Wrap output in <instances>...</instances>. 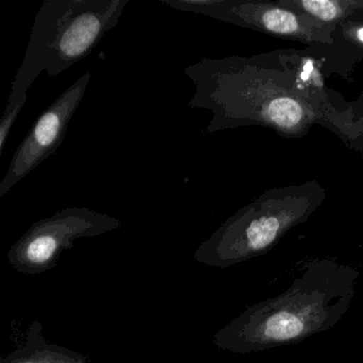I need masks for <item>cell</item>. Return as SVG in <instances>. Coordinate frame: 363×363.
Returning <instances> with one entry per match:
<instances>
[{"instance_id":"6da1fadb","label":"cell","mask_w":363,"mask_h":363,"mask_svg":"<svg viewBox=\"0 0 363 363\" xmlns=\"http://www.w3.org/2000/svg\"><path fill=\"white\" fill-rule=\"evenodd\" d=\"M301 58V50H280L188 65L184 73L195 88L189 108L212 113L203 133L260 126L299 139L318 125L362 154L363 122L354 118L352 104L324 82H306Z\"/></svg>"},{"instance_id":"7a4b0ae2","label":"cell","mask_w":363,"mask_h":363,"mask_svg":"<svg viewBox=\"0 0 363 363\" xmlns=\"http://www.w3.org/2000/svg\"><path fill=\"white\" fill-rule=\"evenodd\" d=\"M359 275L335 259L308 263L286 291L247 312L240 327L242 347L271 350L333 328L350 309Z\"/></svg>"},{"instance_id":"3957f363","label":"cell","mask_w":363,"mask_h":363,"mask_svg":"<svg viewBox=\"0 0 363 363\" xmlns=\"http://www.w3.org/2000/svg\"><path fill=\"white\" fill-rule=\"evenodd\" d=\"M128 4L129 0H44L10 93H27L43 72L57 77L84 60L118 26Z\"/></svg>"},{"instance_id":"277c9868","label":"cell","mask_w":363,"mask_h":363,"mask_svg":"<svg viewBox=\"0 0 363 363\" xmlns=\"http://www.w3.org/2000/svg\"><path fill=\"white\" fill-rule=\"evenodd\" d=\"M326 197L316 180L269 189L229 218L220 239L238 258L267 254L291 229L307 222Z\"/></svg>"},{"instance_id":"5b68a950","label":"cell","mask_w":363,"mask_h":363,"mask_svg":"<svg viewBox=\"0 0 363 363\" xmlns=\"http://www.w3.org/2000/svg\"><path fill=\"white\" fill-rule=\"evenodd\" d=\"M179 11L201 14L220 22L309 46L331 45L335 25H326L277 1L247 0H160Z\"/></svg>"},{"instance_id":"8992f818","label":"cell","mask_w":363,"mask_h":363,"mask_svg":"<svg viewBox=\"0 0 363 363\" xmlns=\"http://www.w3.org/2000/svg\"><path fill=\"white\" fill-rule=\"evenodd\" d=\"M90 79L91 73L86 72L35 121L16 150L7 174L0 184V197L5 196L60 147L69 123L86 96Z\"/></svg>"},{"instance_id":"52a82bcc","label":"cell","mask_w":363,"mask_h":363,"mask_svg":"<svg viewBox=\"0 0 363 363\" xmlns=\"http://www.w3.org/2000/svg\"><path fill=\"white\" fill-rule=\"evenodd\" d=\"M333 40L331 45L309 46L305 52L320 62L325 77L335 73L348 79L363 61V11L335 25Z\"/></svg>"},{"instance_id":"ba28073f","label":"cell","mask_w":363,"mask_h":363,"mask_svg":"<svg viewBox=\"0 0 363 363\" xmlns=\"http://www.w3.org/2000/svg\"><path fill=\"white\" fill-rule=\"evenodd\" d=\"M277 3L326 25L339 24L363 11V0H277Z\"/></svg>"},{"instance_id":"9c48e42d","label":"cell","mask_w":363,"mask_h":363,"mask_svg":"<svg viewBox=\"0 0 363 363\" xmlns=\"http://www.w3.org/2000/svg\"><path fill=\"white\" fill-rule=\"evenodd\" d=\"M27 99H28L27 93H22V94L10 93L8 96L7 106L0 120V156H3L4 148L9 139L10 131L18 120L23 108L26 105Z\"/></svg>"},{"instance_id":"30bf717a","label":"cell","mask_w":363,"mask_h":363,"mask_svg":"<svg viewBox=\"0 0 363 363\" xmlns=\"http://www.w3.org/2000/svg\"><path fill=\"white\" fill-rule=\"evenodd\" d=\"M54 231H42L35 233L27 246L26 254L33 262H44L48 260L58 247V240Z\"/></svg>"},{"instance_id":"8fae6325","label":"cell","mask_w":363,"mask_h":363,"mask_svg":"<svg viewBox=\"0 0 363 363\" xmlns=\"http://www.w3.org/2000/svg\"><path fill=\"white\" fill-rule=\"evenodd\" d=\"M350 104H352V114H354V118L363 122V86L358 99L354 101H352ZM361 157H362L363 161V152L362 154H361Z\"/></svg>"}]
</instances>
